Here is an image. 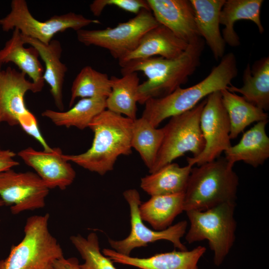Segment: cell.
<instances>
[{"instance_id": "cell-1", "label": "cell", "mask_w": 269, "mask_h": 269, "mask_svg": "<svg viewBox=\"0 0 269 269\" xmlns=\"http://www.w3.org/2000/svg\"><path fill=\"white\" fill-rule=\"evenodd\" d=\"M204 47V40L200 37L176 58L154 56L132 60L120 65L121 73L139 71L147 77L139 84L137 93V103L144 105L148 99L167 96L185 84L199 67Z\"/></svg>"}, {"instance_id": "cell-2", "label": "cell", "mask_w": 269, "mask_h": 269, "mask_svg": "<svg viewBox=\"0 0 269 269\" xmlns=\"http://www.w3.org/2000/svg\"><path fill=\"white\" fill-rule=\"evenodd\" d=\"M134 120L106 109L89 125L94 133L91 147L78 154H63L65 159L104 175L114 169L119 156L132 153Z\"/></svg>"}, {"instance_id": "cell-3", "label": "cell", "mask_w": 269, "mask_h": 269, "mask_svg": "<svg viewBox=\"0 0 269 269\" xmlns=\"http://www.w3.org/2000/svg\"><path fill=\"white\" fill-rule=\"evenodd\" d=\"M237 74L236 56L229 52L196 84L186 88L179 87L167 96L147 100L141 117L157 128L165 119L186 112L211 93L226 89Z\"/></svg>"}, {"instance_id": "cell-4", "label": "cell", "mask_w": 269, "mask_h": 269, "mask_svg": "<svg viewBox=\"0 0 269 269\" xmlns=\"http://www.w3.org/2000/svg\"><path fill=\"white\" fill-rule=\"evenodd\" d=\"M225 157L192 168L184 194V211L236 203L239 177Z\"/></svg>"}, {"instance_id": "cell-5", "label": "cell", "mask_w": 269, "mask_h": 269, "mask_svg": "<svg viewBox=\"0 0 269 269\" xmlns=\"http://www.w3.org/2000/svg\"><path fill=\"white\" fill-rule=\"evenodd\" d=\"M50 215L31 216L26 220L24 236L11 246L6 258L0 260V269H53L64 256L62 248L48 228Z\"/></svg>"}, {"instance_id": "cell-6", "label": "cell", "mask_w": 269, "mask_h": 269, "mask_svg": "<svg viewBox=\"0 0 269 269\" xmlns=\"http://www.w3.org/2000/svg\"><path fill=\"white\" fill-rule=\"evenodd\" d=\"M236 203H224L205 210L186 211L190 227L185 240L189 244L207 240L214 253V263L220 266L235 241Z\"/></svg>"}, {"instance_id": "cell-7", "label": "cell", "mask_w": 269, "mask_h": 269, "mask_svg": "<svg viewBox=\"0 0 269 269\" xmlns=\"http://www.w3.org/2000/svg\"><path fill=\"white\" fill-rule=\"evenodd\" d=\"M44 85L29 81L24 73L15 69L7 67L3 69L0 66V126L2 123L10 126H19L41 144L44 150L49 151L52 148L44 139L36 117L24 101L27 92H40Z\"/></svg>"}, {"instance_id": "cell-8", "label": "cell", "mask_w": 269, "mask_h": 269, "mask_svg": "<svg viewBox=\"0 0 269 269\" xmlns=\"http://www.w3.org/2000/svg\"><path fill=\"white\" fill-rule=\"evenodd\" d=\"M206 98L192 109L170 118L162 128L163 138L154 163L148 170L154 172L175 159L190 152L193 157L203 151L205 141L200 125Z\"/></svg>"}, {"instance_id": "cell-9", "label": "cell", "mask_w": 269, "mask_h": 269, "mask_svg": "<svg viewBox=\"0 0 269 269\" xmlns=\"http://www.w3.org/2000/svg\"><path fill=\"white\" fill-rule=\"evenodd\" d=\"M10 7V12L0 19L2 30L8 32L17 28L22 35L47 44L59 32L68 29L77 31L90 24L100 23L98 20L72 12L55 15L45 21H39L32 15L25 0H12Z\"/></svg>"}, {"instance_id": "cell-10", "label": "cell", "mask_w": 269, "mask_h": 269, "mask_svg": "<svg viewBox=\"0 0 269 269\" xmlns=\"http://www.w3.org/2000/svg\"><path fill=\"white\" fill-rule=\"evenodd\" d=\"M159 24L151 11L144 9L114 27L80 29L76 31L77 37L86 46L94 45L108 50L119 61L136 48L145 33Z\"/></svg>"}, {"instance_id": "cell-11", "label": "cell", "mask_w": 269, "mask_h": 269, "mask_svg": "<svg viewBox=\"0 0 269 269\" xmlns=\"http://www.w3.org/2000/svg\"><path fill=\"white\" fill-rule=\"evenodd\" d=\"M123 196L130 208L131 231L128 236L123 240H108L113 250L123 255L130 256L134 249L146 247L148 244L159 240L168 241L179 250H187L181 241L186 232V221H180L161 231L150 229L144 224L140 216L139 207L141 202L139 192L135 189H128L123 192Z\"/></svg>"}, {"instance_id": "cell-12", "label": "cell", "mask_w": 269, "mask_h": 269, "mask_svg": "<svg viewBox=\"0 0 269 269\" xmlns=\"http://www.w3.org/2000/svg\"><path fill=\"white\" fill-rule=\"evenodd\" d=\"M200 125L205 141L201 153L195 157H188L187 164L199 166L220 157L231 146L230 125L223 104L221 91L206 97V102L200 116Z\"/></svg>"}, {"instance_id": "cell-13", "label": "cell", "mask_w": 269, "mask_h": 269, "mask_svg": "<svg viewBox=\"0 0 269 269\" xmlns=\"http://www.w3.org/2000/svg\"><path fill=\"white\" fill-rule=\"evenodd\" d=\"M49 190L36 173L0 172V198L13 215L44 208Z\"/></svg>"}, {"instance_id": "cell-14", "label": "cell", "mask_w": 269, "mask_h": 269, "mask_svg": "<svg viewBox=\"0 0 269 269\" xmlns=\"http://www.w3.org/2000/svg\"><path fill=\"white\" fill-rule=\"evenodd\" d=\"M63 154L59 147L46 151L28 147L17 153L24 162L35 171L49 189L58 188L62 190L70 186L76 177L75 171Z\"/></svg>"}, {"instance_id": "cell-15", "label": "cell", "mask_w": 269, "mask_h": 269, "mask_svg": "<svg viewBox=\"0 0 269 269\" xmlns=\"http://www.w3.org/2000/svg\"><path fill=\"white\" fill-rule=\"evenodd\" d=\"M157 22L187 44L201 37L193 8L187 0H146Z\"/></svg>"}, {"instance_id": "cell-16", "label": "cell", "mask_w": 269, "mask_h": 269, "mask_svg": "<svg viewBox=\"0 0 269 269\" xmlns=\"http://www.w3.org/2000/svg\"><path fill=\"white\" fill-rule=\"evenodd\" d=\"M206 250L199 246L190 251L174 250L145 258L123 255L109 249H104L102 252L114 263L140 269H200L198 263Z\"/></svg>"}, {"instance_id": "cell-17", "label": "cell", "mask_w": 269, "mask_h": 269, "mask_svg": "<svg viewBox=\"0 0 269 269\" xmlns=\"http://www.w3.org/2000/svg\"><path fill=\"white\" fill-rule=\"evenodd\" d=\"M188 45L169 29L159 24L145 33L136 48L119 60V64L156 55L167 59L176 58L184 52Z\"/></svg>"}, {"instance_id": "cell-18", "label": "cell", "mask_w": 269, "mask_h": 269, "mask_svg": "<svg viewBox=\"0 0 269 269\" xmlns=\"http://www.w3.org/2000/svg\"><path fill=\"white\" fill-rule=\"evenodd\" d=\"M21 37L24 44L34 48L43 60L45 67L43 79L50 87L56 107L60 111L63 110V87L68 69L60 60L62 52L61 43L59 40L52 39L47 44L22 34Z\"/></svg>"}, {"instance_id": "cell-19", "label": "cell", "mask_w": 269, "mask_h": 269, "mask_svg": "<svg viewBox=\"0 0 269 269\" xmlns=\"http://www.w3.org/2000/svg\"><path fill=\"white\" fill-rule=\"evenodd\" d=\"M193 8L196 27L214 58L225 55L226 43L220 30V14L225 0H190Z\"/></svg>"}, {"instance_id": "cell-20", "label": "cell", "mask_w": 269, "mask_h": 269, "mask_svg": "<svg viewBox=\"0 0 269 269\" xmlns=\"http://www.w3.org/2000/svg\"><path fill=\"white\" fill-rule=\"evenodd\" d=\"M268 121L257 123L243 134L237 144L226 150L227 160L233 164L243 161L254 167L263 164L269 157V137L266 132Z\"/></svg>"}, {"instance_id": "cell-21", "label": "cell", "mask_w": 269, "mask_h": 269, "mask_svg": "<svg viewBox=\"0 0 269 269\" xmlns=\"http://www.w3.org/2000/svg\"><path fill=\"white\" fill-rule=\"evenodd\" d=\"M263 0H225L220 14V23L225 27L222 35L225 43L231 47L240 45V38L234 29V24L239 20L252 21L261 34L264 28L261 20Z\"/></svg>"}, {"instance_id": "cell-22", "label": "cell", "mask_w": 269, "mask_h": 269, "mask_svg": "<svg viewBox=\"0 0 269 269\" xmlns=\"http://www.w3.org/2000/svg\"><path fill=\"white\" fill-rule=\"evenodd\" d=\"M243 85H231L226 89L240 93L248 102L266 111L269 109V57L262 58L252 67L248 64L243 74Z\"/></svg>"}, {"instance_id": "cell-23", "label": "cell", "mask_w": 269, "mask_h": 269, "mask_svg": "<svg viewBox=\"0 0 269 269\" xmlns=\"http://www.w3.org/2000/svg\"><path fill=\"white\" fill-rule=\"evenodd\" d=\"M24 45L20 31L14 28L11 38L0 49V66L13 63L33 83L44 84L42 78L44 69L39 60L38 53L34 48H26Z\"/></svg>"}, {"instance_id": "cell-24", "label": "cell", "mask_w": 269, "mask_h": 269, "mask_svg": "<svg viewBox=\"0 0 269 269\" xmlns=\"http://www.w3.org/2000/svg\"><path fill=\"white\" fill-rule=\"evenodd\" d=\"M192 166L171 162L141 178V188L151 196L184 193Z\"/></svg>"}, {"instance_id": "cell-25", "label": "cell", "mask_w": 269, "mask_h": 269, "mask_svg": "<svg viewBox=\"0 0 269 269\" xmlns=\"http://www.w3.org/2000/svg\"><path fill=\"white\" fill-rule=\"evenodd\" d=\"M184 194L151 196L149 200L139 205L141 218L154 230L166 229L184 211Z\"/></svg>"}, {"instance_id": "cell-26", "label": "cell", "mask_w": 269, "mask_h": 269, "mask_svg": "<svg viewBox=\"0 0 269 269\" xmlns=\"http://www.w3.org/2000/svg\"><path fill=\"white\" fill-rule=\"evenodd\" d=\"M110 78L111 91L106 100V109L134 120L136 119L137 93L139 78L136 72Z\"/></svg>"}, {"instance_id": "cell-27", "label": "cell", "mask_w": 269, "mask_h": 269, "mask_svg": "<svg viewBox=\"0 0 269 269\" xmlns=\"http://www.w3.org/2000/svg\"><path fill=\"white\" fill-rule=\"evenodd\" d=\"M105 98H81L66 111L47 109L41 116L58 127H76L81 130L88 128L93 119L106 109Z\"/></svg>"}, {"instance_id": "cell-28", "label": "cell", "mask_w": 269, "mask_h": 269, "mask_svg": "<svg viewBox=\"0 0 269 269\" xmlns=\"http://www.w3.org/2000/svg\"><path fill=\"white\" fill-rule=\"evenodd\" d=\"M220 91L229 119L231 139L236 138L251 124L268 121V114L265 111L248 102L242 96L226 89Z\"/></svg>"}, {"instance_id": "cell-29", "label": "cell", "mask_w": 269, "mask_h": 269, "mask_svg": "<svg viewBox=\"0 0 269 269\" xmlns=\"http://www.w3.org/2000/svg\"><path fill=\"white\" fill-rule=\"evenodd\" d=\"M163 138L162 129H157L142 117L134 120L131 146L139 154L148 170L152 167Z\"/></svg>"}, {"instance_id": "cell-30", "label": "cell", "mask_w": 269, "mask_h": 269, "mask_svg": "<svg viewBox=\"0 0 269 269\" xmlns=\"http://www.w3.org/2000/svg\"><path fill=\"white\" fill-rule=\"evenodd\" d=\"M111 91L110 78L90 66L84 67L73 81L69 106H73L78 98H107Z\"/></svg>"}, {"instance_id": "cell-31", "label": "cell", "mask_w": 269, "mask_h": 269, "mask_svg": "<svg viewBox=\"0 0 269 269\" xmlns=\"http://www.w3.org/2000/svg\"><path fill=\"white\" fill-rule=\"evenodd\" d=\"M70 240L84 261L83 269H117L113 262L101 251L99 239L95 233L86 238L81 235H72Z\"/></svg>"}, {"instance_id": "cell-32", "label": "cell", "mask_w": 269, "mask_h": 269, "mask_svg": "<svg viewBox=\"0 0 269 269\" xmlns=\"http://www.w3.org/2000/svg\"><path fill=\"white\" fill-rule=\"evenodd\" d=\"M108 6H114L135 15L144 9L150 10L145 0H95L90 4L89 7L93 14L98 16Z\"/></svg>"}, {"instance_id": "cell-33", "label": "cell", "mask_w": 269, "mask_h": 269, "mask_svg": "<svg viewBox=\"0 0 269 269\" xmlns=\"http://www.w3.org/2000/svg\"><path fill=\"white\" fill-rule=\"evenodd\" d=\"M53 269H83L76 258H65L64 256L54 263Z\"/></svg>"}, {"instance_id": "cell-34", "label": "cell", "mask_w": 269, "mask_h": 269, "mask_svg": "<svg viewBox=\"0 0 269 269\" xmlns=\"http://www.w3.org/2000/svg\"><path fill=\"white\" fill-rule=\"evenodd\" d=\"M11 156H0V172L10 169L19 164V162L13 159Z\"/></svg>"}, {"instance_id": "cell-35", "label": "cell", "mask_w": 269, "mask_h": 269, "mask_svg": "<svg viewBox=\"0 0 269 269\" xmlns=\"http://www.w3.org/2000/svg\"><path fill=\"white\" fill-rule=\"evenodd\" d=\"M15 155L16 154L12 151H11L10 150H9V149H7V150L2 149L0 146V156H11L14 157V156H15Z\"/></svg>"}, {"instance_id": "cell-36", "label": "cell", "mask_w": 269, "mask_h": 269, "mask_svg": "<svg viewBox=\"0 0 269 269\" xmlns=\"http://www.w3.org/2000/svg\"><path fill=\"white\" fill-rule=\"evenodd\" d=\"M3 206H4V204L3 202L2 201V200L1 199V198H0V207H2Z\"/></svg>"}]
</instances>
